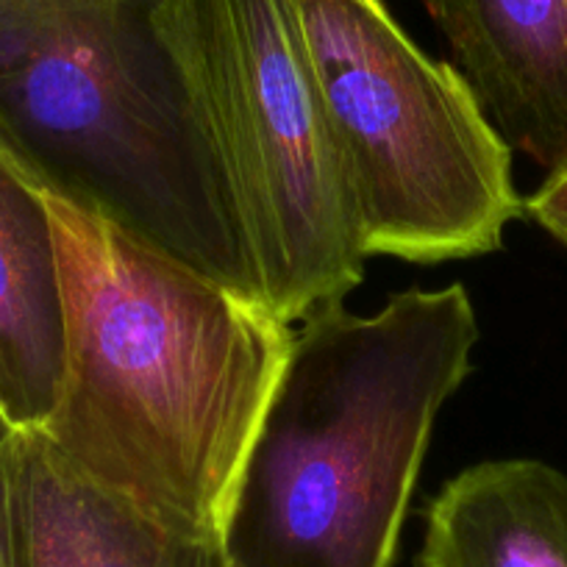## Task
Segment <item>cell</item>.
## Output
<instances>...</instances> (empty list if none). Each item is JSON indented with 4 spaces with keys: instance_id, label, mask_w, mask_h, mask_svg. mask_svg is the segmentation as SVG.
I'll list each match as a JSON object with an SVG mask.
<instances>
[{
    "instance_id": "cell-10",
    "label": "cell",
    "mask_w": 567,
    "mask_h": 567,
    "mask_svg": "<svg viewBox=\"0 0 567 567\" xmlns=\"http://www.w3.org/2000/svg\"><path fill=\"white\" fill-rule=\"evenodd\" d=\"M523 212L567 248V165L556 167L545 176V182L523 204Z\"/></svg>"
},
{
    "instance_id": "cell-5",
    "label": "cell",
    "mask_w": 567,
    "mask_h": 567,
    "mask_svg": "<svg viewBox=\"0 0 567 567\" xmlns=\"http://www.w3.org/2000/svg\"><path fill=\"white\" fill-rule=\"evenodd\" d=\"M156 31L231 193L265 307L342 303L364 254L290 0H162Z\"/></svg>"
},
{
    "instance_id": "cell-11",
    "label": "cell",
    "mask_w": 567,
    "mask_h": 567,
    "mask_svg": "<svg viewBox=\"0 0 567 567\" xmlns=\"http://www.w3.org/2000/svg\"><path fill=\"white\" fill-rule=\"evenodd\" d=\"M12 443L14 429L0 417V567H14L12 559Z\"/></svg>"
},
{
    "instance_id": "cell-4",
    "label": "cell",
    "mask_w": 567,
    "mask_h": 567,
    "mask_svg": "<svg viewBox=\"0 0 567 567\" xmlns=\"http://www.w3.org/2000/svg\"><path fill=\"white\" fill-rule=\"evenodd\" d=\"M290 3L364 259L498 250L523 200L462 70L420 51L381 0Z\"/></svg>"
},
{
    "instance_id": "cell-8",
    "label": "cell",
    "mask_w": 567,
    "mask_h": 567,
    "mask_svg": "<svg viewBox=\"0 0 567 567\" xmlns=\"http://www.w3.org/2000/svg\"><path fill=\"white\" fill-rule=\"evenodd\" d=\"M64 370L56 239L40 189L0 151V417L42 429Z\"/></svg>"
},
{
    "instance_id": "cell-3",
    "label": "cell",
    "mask_w": 567,
    "mask_h": 567,
    "mask_svg": "<svg viewBox=\"0 0 567 567\" xmlns=\"http://www.w3.org/2000/svg\"><path fill=\"white\" fill-rule=\"evenodd\" d=\"M162 0H0V151L176 265L265 303Z\"/></svg>"
},
{
    "instance_id": "cell-1",
    "label": "cell",
    "mask_w": 567,
    "mask_h": 567,
    "mask_svg": "<svg viewBox=\"0 0 567 567\" xmlns=\"http://www.w3.org/2000/svg\"><path fill=\"white\" fill-rule=\"evenodd\" d=\"M56 239L64 370L40 432L90 482L220 539L292 326L40 189Z\"/></svg>"
},
{
    "instance_id": "cell-6",
    "label": "cell",
    "mask_w": 567,
    "mask_h": 567,
    "mask_svg": "<svg viewBox=\"0 0 567 567\" xmlns=\"http://www.w3.org/2000/svg\"><path fill=\"white\" fill-rule=\"evenodd\" d=\"M14 567H228L217 537L182 532L106 493L40 432L12 443Z\"/></svg>"
},
{
    "instance_id": "cell-7",
    "label": "cell",
    "mask_w": 567,
    "mask_h": 567,
    "mask_svg": "<svg viewBox=\"0 0 567 567\" xmlns=\"http://www.w3.org/2000/svg\"><path fill=\"white\" fill-rule=\"evenodd\" d=\"M512 151L567 165V0H423Z\"/></svg>"
},
{
    "instance_id": "cell-2",
    "label": "cell",
    "mask_w": 567,
    "mask_h": 567,
    "mask_svg": "<svg viewBox=\"0 0 567 567\" xmlns=\"http://www.w3.org/2000/svg\"><path fill=\"white\" fill-rule=\"evenodd\" d=\"M234 482L228 567H392L432 429L473 368L462 284L301 320Z\"/></svg>"
},
{
    "instance_id": "cell-9",
    "label": "cell",
    "mask_w": 567,
    "mask_h": 567,
    "mask_svg": "<svg viewBox=\"0 0 567 567\" xmlns=\"http://www.w3.org/2000/svg\"><path fill=\"white\" fill-rule=\"evenodd\" d=\"M417 567H567V473L493 460L449 478L425 509Z\"/></svg>"
}]
</instances>
